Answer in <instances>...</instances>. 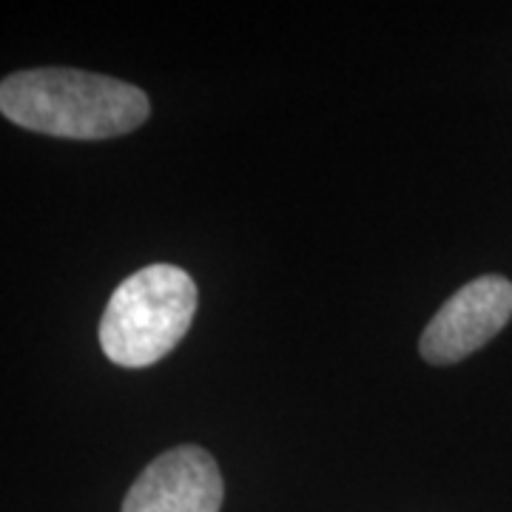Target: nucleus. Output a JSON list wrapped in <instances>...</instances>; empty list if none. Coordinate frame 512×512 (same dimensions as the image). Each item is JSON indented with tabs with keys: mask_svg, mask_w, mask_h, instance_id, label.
I'll use <instances>...</instances> for the list:
<instances>
[{
	"mask_svg": "<svg viewBox=\"0 0 512 512\" xmlns=\"http://www.w3.org/2000/svg\"><path fill=\"white\" fill-rule=\"evenodd\" d=\"M137 86L77 69H32L0 83V114L15 126L66 140H109L148 120Z\"/></svg>",
	"mask_w": 512,
	"mask_h": 512,
	"instance_id": "f257e3e1",
	"label": "nucleus"
},
{
	"mask_svg": "<svg viewBox=\"0 0 512 512\" xmlns=\"http://www.w3.org/2000/svg\"><path fill=\"white\" fill-rule=\"evenodd\" d=\"M197 311V285L177 265H148L111 293L100 348L114 365L148 367L183 342Z\"/></svg>",
	"mask_w": 512,
	"mask_h": 512,
	"instance_id": "f03ea898",
	"label": "nucleus"
},
{
	"mask_svg": "<svg viewBox=\"0 0 512 512\" xmlns=\"http://www.w3.org/2000/svg\"><path fill=\"white\" fill-rule=\"evenodd\" d=\"M512 319V282L481 276L458 288L430 319L419 339L424 362L453 365L484 348Z\"/></svg>",
	"mask_w": 512,
	"mask_h": 512,
	"instance_id": "7ed1b4c3",
	"label": "nucleus"
},
{
	"mask_svg": "<svg viewBox=\"0 0 512 512\" xmlns=\"http://www.w3.org/2000/svg\"><path fill=\"white\" fill-rule=\"evenodd\" d=\"M225 484L214 456L180 444L154 458L131 484L123 512H220Z\"/></svg>",
	"mask_w": 512,
	"mask_h": 512,
	"instance_id": "20e7f679",
	"label": "nucleus"
}]
</instances>
